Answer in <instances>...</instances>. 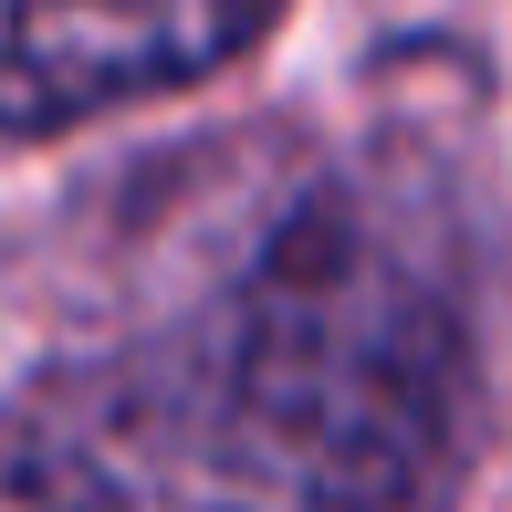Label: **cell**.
<instances>
[{
    "mask_svg": "<svg viewBox=\"0 0 512 512\" xmlns=\"http://www.w3.org/2000/svg\"><path fill=\"white\" fill-rule=\"evenodd\" d=\"M481 439V241L429 147L262 220L178 408V512H450Z\"/></svg>",
    "mask_w": 512,
    "mask_h": 512,
    "instance_id": "cell-1",
    "label": "cell"
},
{
    "mask_svg": "<svg viewBox=\"0 0 512 512\" xmlns=\"http://www.w3.org/2000/svg\"><path fill=\"white\" fill-rule=\"evenodd\" d=\"M283 21V0H0V136L189 95Z\"/></svg>",
    "mask_w": 512,
    "mask_h": 512,
    "instance_id": "cell-2",
    "label": "cell"
},
{
    "mask_svg": "<svg viewBox=\"0 0 512 512\" xmlns=\"http://www.w3.org/2000/svg\"><path fill=\"white\" fill-rule=\"evenodd\" d=\"M0 512H136V502L42 418H0Z\"/></svg>",
    "mask_w": 512,
    "mask_h": 512,
    "instance_id": "cell-3",
    "label": "cell"
}]
</instances>
